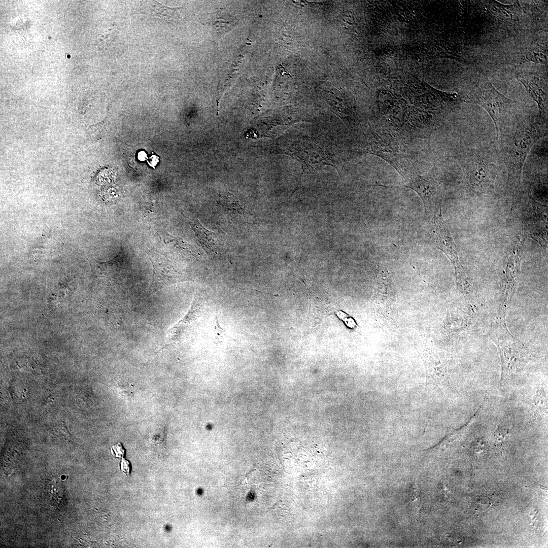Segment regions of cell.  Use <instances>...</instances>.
<instances>
[{
	"label": "cell",
	"mask_w": 548,
	"mask_h": 548,
	"mask_svg": "<svg viewBox=\"0 0 548 548\" xmlns=\"http://www.w3.org/2000/svg\"><path fill=\"white\" fill-rule=\"evenodd\" d=\"M497 338V345L501 360V380L505 381L518 369L522 361L521 347L513 338Z\"/></svg>",
	"instance_id": "obj_6"
},
{
	"label": "cell",
	"mask_w": 548,
	"mask_h": 548,
	"mask_svg": "<svg viewBox=\"0 0 548 548\" xmlns=\"http://www.w3.org/2000/svg\"><path fill=\"white\" fill-rule=\"evenodd\" d=\"M430 234L436 247L443 252L456 267L458 275L464 273L456 246L442 216L441 210L432 218Z\"/></svg>",
	"instance_id": "obj_5"
},
{
	"label": "cell",
	"mask_w": 548,
	"mask_h": 548,
	"mask_svg": "<svg viewBox=\"0 0 548 548\" xmlns=\"http://www.w3.org/2000/svg\"><path fill=\"white\" fill-rule=\"evenodd\" d=\"M534 406L540 413L545 412L547 408V398L542 390L537 392L534 399Z\"/></svg>",
	"instance_id": "obj_12"
},
{
	"label": "cell",
	"mask_w": 548,
	"mask_h": 548,
	"mask_svg": "<svg viewBox=\"0 0 548 548\" xmlns=\"http://www.w3.org/2000/svg\"><path fill=\"white\" fill-rule=\"evenodd\" d=\"M189 223L203 247L213 252L216 251L219 245L217 235L204 227L198 219L190 221Z\"/></svg>",
	"instance_id": "obj_9"
},
{
	"label": "cell",
	"mask_w": 548,
	"mask_h": 548,
	"mask_svg": "<svg viewBox=\"0 0 548 548\" xmlns=\"http://www.w3.org/2000/svg\"><path fill=\"white\" fill-rule=\"evenodd\" d=\"M545 117L516 119L497 137L499 156L508 174L511 187L519 186L526 159L533 145L547 133Z\"/></svg>",
	"instance_id": "obj_1"
},
{
	"label": "cell",
	"mask_w": 548,
	"mask_h": 548,
	"mask_svg": "<svg viewBox=\"0 0 548 548\" xmlns=\"http://www.w3.org/2000/svg\"><path fill=\"white\" fill-rule=\"evenodd\" d=\"M217 202L224 208L232 212L243 213L245 211L244 208L238 198L230 192H227L220 196L217 200Z\"/></svg>",
	"instance_id": "obj_10"
},
{
	"label": "cell",
	"mask_w": 548,
	"mask_h": 548,
	"mask_svg": "<svg viewBox=\"0 0 548 548\" xmlns=\"http://www.w3.org/2000/svg\"><path fill=\"white\" fill-rule=\"evenodd\" d=\"M129 463L126 460L123 459L121 463V468L124 472H129Z\"/></svg>",
	"instance_id": "obj_15"
},
{
	"label": "cell",
	"mask_w": 548,
	"mask_h": 548,
	"mask_svg": "<svg viewBox=\"0 0 548 548\" xmlns=\"http://www.w3.org/2000/svg\"><path fill=\"white\" fill-rule=\"evenodd\" d=\"M146 154L144 151H142L139 153L138 158L141 160H144L146 158Z\"/></svg>",
	"instance_id": "obj_17"
},
{
	"label": "cell",
	"mask_w": 548,
	"mask_h": 548,
	"mask_svg": "<svg viewBox=\"0 0 548 548\" xmlns=\"http://www.w3.org/2000/svg\"><path fill=\"white\" fill-rule=\"evenodd\" d=\"M472 451L474 454L477 456H482L485 455L486 452L487 447L486 444L482 440L476 441L473 445Z\"/></svg>",
	"instance_id": "obj_13"
},
{
	"label": "cell",
	"mask_w": 548,
	"mask_h": 548,
	"mask_svg": "<svg viewBox=\"0 0 548 548\" xmlns=\"http://www.w3.org/2000/svg\"><path fill=\"white\" fill-rule=\"evenodd\" d=\"M178 9L167 7L156 1H145L141 2L139 11L141 13L157 16L167 22H173Z\"/></svg>",
	"instance_id": "obj_8"
},
{
	"label": "cell",
	"mask_w": 548,
	"mask_h": 548,
	"mask_svg": "<svg viewBox=\"0 0 548 548\" xmlns=\"http://www.w3.org/2000/svg\"><path fill=\"white\" fill-rule=\"evenodd\" d=\"M494 436L495 445L499 449H501L505 445L509 436V431L504 427H499L496 431Z\"/></svg>",
	"instance_id": "obj_11"
},
{
	"label": "cell",
	"mask_w": 548,
	"mask_h": 548,
	"mask_svg": "<svg viewBox=\"0 0 548 548\" xmlns=\"http://www.w3.org/2000/svg\"><path fill=\"white\" fill-rule=\"evenodd\" d=\"M339 318L342 319L346 324V325L351 328L355 327L356 323L354 320L350 317L347 318V317H344L341 314V312H337L336 314Z\"/></svg>",
	"instance_id": "obj_14"
},
{
	"label": "cell",
	"mask_w": 548,
	"mask_h": 548,
	"mask_svg": "<svg viewBox=\"0 0 548 548\" xmlns=\"http://www.w3.org/2000/svg\"><path fill=\"white\" fill-rule=\"evenodd\" d=\"M463 100L486 110L494 123L497 137L517 117L513 116L512 111L516 102L498 91L487 76L477 80L468 89Z\"/></svg>",
	"instance_id": "obj_2"
},
{
	"label": "cell",
	"mask_w": 548,
	"mask_h": 548,
	"mask_svg": "<svg viewBox=\"0 0 548 548\" xmlns=\"http://www.w3.org/2000/svg\"><path fill=\"white\" fill-rule=\"evenodd\" d=\"M519 80L524 85L531 96L537 102L539 115L545 117L547 105V95L545 91V84L537 75L528 73H518Z\"/></svg>",
	"instance_id": "obj_7"
},
{
	"label": "cell",
	"mask_w": 548,
	"mask_h": 548,
	"mask_svg": "<svg viewBox=\"0 0 548 548\" xmlns=\"http://www.w3.org/2000/svg\"><path fill=\"white\" fill-rule=\"evenodd\" d=\"M464 169L468 184L475 192L485 193L493 188L497 173V165L485 153H475L468 156Z\"/></svg>",
	"instance_id": "obj_3"
},
{
	"label": "cell",
	"mask_w": 548,
	"mask_h": 548,
	"mask_svg": "<svg viewBox=\"0 0 548 548\" xmlns=\"http://www.w3.org/2000/svg\"><path fill=\"white\" fill-rule=\"evenodd\" d=\"M403 187L414 190L423 202L425 215L432 217L441 209V190L438 183L429 176H421L414 169L404 178Z\"/></svg>",
	"instance_id": "obj_4"
},
{
	"label": "cell",
	"mask_w": 548,
	"mask_h": 548,
	"mask_svg": "<svg viewBox=\"0 0 548 548\" xmlns=\"http://www.w3.org/2000/svg\"><path fill=\"white\" fill-rule=\"evenodd\" d=\"M151 157H152L149 159L150 161H148V163H149L150 165L154 166L158 162V157L155 155H153Z\"/></svg>",
	"instance_id": "obj_16"
}]
</instances>
